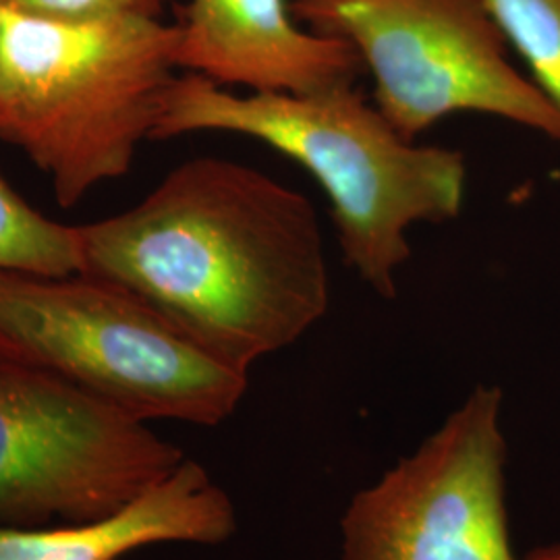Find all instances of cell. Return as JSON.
<instances>
[{
  "label": "cell",
  "instance_id": "6da1fadb",
  "mask_svg": "<svg viewBox=\"0 0 560 560\" xmlns=\"http://www.w3.org/2000/svg\"><path fill=\"white\" fill-rule=\"evenodd\" d=\"M78 231L81 275L138 295L245 374L328 312L314 203L241 162H183L133 208Z\"/></svg>",
  "mask_w": 560,
  "mask_h": 560
},
{
  "label": "cell",
  "instance_id": "7a4b0ae2",
  "mask_svg": "<svg viewBox=\"0 0 560 560\" xmlns=\"http://www.w3.org/2000/svg\"><path fill=\"white\" fill-rule=\"evenodd\" d=\"M196 131L256 138L305 166L332 206L345 260L381 298L397 295L416 222L455 219L465 196L459 150L405 140L355 85L318 94H249L185 73L162 98L152 140Z\"/></svg>",
  "mask_w": 560,
  "mask_h": 560
},
{
  "label": "cell",
  "instance_id": "3957f363",
  "mask_svg": "<svg viewBox=\"0 0 560 560\" xmlns=\"http://www.w3.org/2000/svg\"><path fill=\"white\" fill-rule=\"evenodd\" d=\"M177 36L161 20L50 18L0 0V140L50 177L62 208L120 179L152 140Z\"/></svg>",
  "mask_w": 560,
  "mask_h": 560
},
{
  "label": "cell",
  "instance_id": "277c9868",
  "mask_svg": "<svg viewBox=\"0 0 560 560\" xmlns=\"http://www.w3.org/2000/svg\"><path fill=\"white\" fill-rule=\"evenodd\" d=\"M0 355L145 421L217 428L249 374L180 335L138 295L90 275L0 270Z\"/></svg>",
  "mask_w": 560,
  "mask_h": 560
},
{
  "label": "cell",
  "instance_id": "5b68a950",
  "mask_svg": "<svg viewBox=\"0 0 560 560\" xmlns=\"http://www.w3.org/2000/svg\"><path fill=\"white\" fill-rule=\"evenodd\" d=\"M314 34L349 42L376 106L405 140L455 113L520 122L560 141V113L509 60L486 0H293Z\"/></svg>",
  "mask_w": 560,
  "mask_h": 560
},
{
  "label": "cell",
  "instance_id": "8992f818",
  "mask_svg": "<svg viewBox=\"0 0 560 560\" xmlns=\"http://www.w3.org/2000/svg\"><path fill=\"white\" fill-rule=\"evenodd\" d=\"M183 460L145 421L0 355V525L108 517Z\"/></svg>",
  "mask_w": 560,
  "mask_h": 560
},
{
  "label": "cell",
  "instance_id": "52a82bcc",
  "mask_svg": "<svg viewBox=\"0 0 560 560\" xmlns=\"http://www.w3.org/2000/svg\"><path fill=\"white\" fill-rule=\"evenodd\" d=\"M502 390L476 386L340 517V560H523L506 511Z\"/></svg>",
  "mask_w": 560,
  "mask_h": 560
},
{
  "label": "cell",
  "instance_id": "ba28073f",
  "mask_svg": "<svg viewBox=\"0 0 560 560\" xmlns=\"http://www.w3.org/2000/svg\"><path fill=\"white\" fill-rule=\"evenodd\" d=\"M293 0H189L177 25V69L252 94H318L365 71L349 42L295 20Z\"/></svg>",
  "mask_w": 560,
  "mask_h": 560
},
{
  "label": "cell",
  "instance_id": "9c48e42d",
  "mask_svg": "<svg viewBox=\"0 0 560 560\" xmlns=\"http://www.w3.org/2000/svg\"><path fill=\"white\" fill-rule=\"evenodd\" d=\"M237 527L229 492L185 457L168 478L108 517L60 527L0 525V560H120L159 544L221 546Z\"/></svg>",
  "mask_w": 560,
  "mask_h": 560
},
{
  "label": "cell",
  "instance_id": "30bf717a",
  "mask_svg": "<svg viewBox=\"0 0 560 560\" xmlns=\"http://www.w3.org/2000/svg\"><path fill=\"white\" fill-rule=\"evenodd\" d=\"M80 231L42 217L0 175V270L80 275Z\"/></svg>",
  "mask_w": 560,
  "mask_h": 560
},
{
  "label": "cell",
  "instance_id": "8fae6325",
  "mask_svg": "<svg viewBox=\"0 0 560 560\" xmlns=\"http://www.w3.org/2000/svg\"><path fill=\"white\" fill-rule=\"evenodd\" d=\"M532 81L560 113V0H486Z\"/></svg>",
  "mask_w": 560,
  "mask_h": 560
},
{
  "label": "cell",
  "instance_id": "7c38bea8",
  "mask_svg": "<svg viewBox=\"0 0 560 560\" xmlns=\"http://www.w3.org/2000/svg\"><path fill=\"white\" fill-rule=\"evenodd\" d=\"M23 11L50 18H143L161 20L168 0H7Z\"/></svg>",
  "mask_w": 560,
  "mask_h": 560
},
{
  "label": "cell",
  "instance_id": "4fadbf2b",
  "mask_svg": "<svg viewBox=\"0 0 560 560\" xmlns=\"http://www.w3.org/2000/svg\"><path fill=\"white\" fill-rule=\"evenodd\" d=\"M523 560H560V544L540 546V548L532 550Z\"/></svg>",
  "mask_w": 560,
  "mask_h": 560
}]
</instances>
